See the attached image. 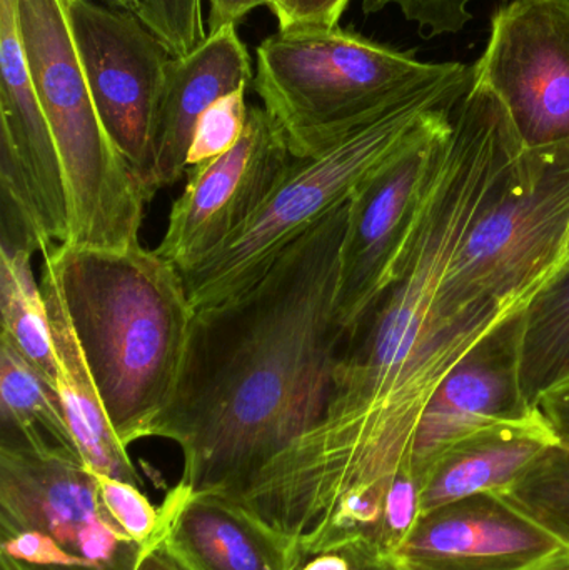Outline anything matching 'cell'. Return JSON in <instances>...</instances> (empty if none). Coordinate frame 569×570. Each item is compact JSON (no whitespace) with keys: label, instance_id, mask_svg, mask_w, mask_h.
I'll list each match as a JSON object with an SVG mask.
<instances>
[{"label":"cell","instance_id":"6da1fadb","mask_svg":"<svg viewBox=\"0 0 569 570\" xmlns=\"http://www.w3.org/2000/svg\"><path fill=\"white\" fill-rule=\"evenodd\" d=\"M350 209L351 199L256 283L196 311L153 431L183 452L179 488L230 498L323 421L346 341L336 294Z\"/></svg>","mask_w":569,"mask_h":570},{"label":"cell","instance_id":"7a4b0ae2","mask_svg":"<svg viewBox=\"0 0 569 570\" xmlns=\"http://www.w3.org/2000/svg\"><path fill=\"white\" fill-rule=\"evenodd\" d=\"M527 153L507 107L473 79L414 204L386 292L343 345L324 415L411 452L421 412L450 374L440 304L451 264Z\"/></svg>","mask_w":569,"mask_h":570},{"label":"cell","instance_id":"3957f363","mask_svg":"<svg viewBox=\"0 0 569 570\" xmlns=\"http://www.w3.org/2000/svg\"><path fill=\"white\" fill-rule=\"evenodd\" d=\"M110 424L126 448L153 438L173 397L194 311L179 267L139 244H57L43 256Z\"/></svg>","mask_w":569,"mask_h":570},{"label":"cell","instance_id":"277c9868","mask_svg":"<svg viewBox=\"0 0 569 570\" xmlns=\"http://www.w3.org/2000/svg\"><path fill=\"white\" fill-rule=\"evenodd\" d=\"M473 83V67L450 62L370 122L307 159H294L257 216L216 254L183 273L194 311L239 294L266 274L307 229L351 199L367 180L447 130Z\"/></svg>","mask_w":569,"mask_h":570},{"label":"cell","instance_id":"5b68a950","mask_svg":"<svg viewBox=\"0 0 569 570\" xmlns=\"http://www.w3.org/2000/svg\"><path fill=\"white\" fill-rule=\"evenodd\" d=\"M569 226V142L528 150L481 210L441 292L448 371L490 345L557 281Z\"/></svg>","mask_w":569,"mask_h":570},{"label":"cell","instance_id":"8992f818","mask_svg":"<svg viewBox=\"0 0 569 570\" xmlns=\"http://www.w3.org/2000/svg\"><path fill=\"white\" fill-rule=\"evenodd\" d=\"M23 56L52 130L69 209L62 246L127 249L139 244L146 187L97 112L73 40L69 0H16Z\"/></svg>","mask_w":569,"mask_h":570},{"label":"cell","instance_id":"52a82bcc","mask_svg":"<svg viewBox=\"0 0 569 570\" xmlns=\"http://www.w3.org/2000/svg\"><path fill=\"white\" fill-rule=\"evenodd\" d=\"M448 66L340 26L301 27L277 30L257 46L253 87L291 156L307 159Z\"/></svg>","mask_w":569,"mask_h":570},{"label":"cell","instance_id":"ba28073f","mask_svg":"<svg viewBox=\"0 0 569 570\" xmlns=\"http://www.w3.org/2000/svg\"><path fill=\"white\" fill-rule=\"evenodd\" d=\"M140 556L76 451L0 441V570H136Z\"/></svg>","mask_w":569,"mask_h":570},{"label":"cell","instance_id":"9c48e42d","mask_svg":"<svg viewBox=\"0 0 569 570\" xmlns=\"http://www.w3.org/2000/svg\"><path fill=\"white\" fill-rule=\"evenodd\" d=\"M69 19L100 120L153 199L157 116L173 53L129 10L69 0Z\"/></svg>","mask_w":569,"mask_h":570},{"label":"cell","instance_id":"30bf717a","mask_svg":"<svg viewBox=\"0 0 569 570\" xmlns=\"http://www.w3.org/2000/svg\"><path fill=\"white\" fill-rule=\"evenodd\" d=\"M528 150L569 142V0H510L473 67Z\"/></svg>","mask_w":569,"mask_h":570},{"label":"cell","instance_id":"8fae6325","mask_svg":"<svg viewBox=\"0 0 569 570\" xmlns=\"http://www.w3.org/2000/svg\"><path fill=\"white\" fill-rule=\"evenodd\" d=\"M293 160L273 117L264 107H249L236 146L190 169L157 254L180 273L216 254L266 206Z\"/></svg>","mask_w":569,"mask_h":570},{"label":"cell","instance_id":"7c38bea8","mask_svg":"<svg viewBox=\"0 0 569 570\" xmlns=\"http://www.w3.org/2000/svg\"><path fill=\"white\" fill-rule=\"evenodd\" d=\"M569 548L498 492L418 515L390 556L398 570H534Z\"/></svg>","mask_w":569,"mask_h":570},{"label":"cell","instance_id":"4fadbf2b","mask_svg":"<svg viewBox=\"0 0 569 570\" xmlns=\"http://www.w3.org/2000/svg\"><path fill=\"white\" fill-rule=\"evenodd\" d=\"M451 126L414 147L351 197L336 294L337 324L346 341L386 291L387 274L406 239L414 204Z\"/></svg>","mask_w":569,"mask_h":570},{"label":"cell","instance_id":"5bb4252c","mask_svg":"<svg viewBox=\"0 0 569 570\" xmlns=\"http://www.w3.org/2000/svg\"><path fill=\"white\" fill-rule=\"evenodd\" d=\"M163 548L184 570H294L303 556L236 502L174 485L163 504Z\"/></svg>","mask_w":569,"mask_h":570},{"label":"cell","instance_id":"9a60e30c","mask_svg":"<svg viewBox=\"0 0 569 570\" xmlns=\"http://www.w3.org/2000/svg\"><path fill=\"white\" fill-rule=\"evenodd\" d=\"M540 414L521 407L510 365L497 342L453 368L424 405L411 445V475L423 485L431 465L454 445Z\"/></svg>","mask_w":569,"mask_h":570},{"label":"cell","instance_id":"2e32d148","mask_svg":"<svg viewBox=\"0 0 569 570\" xmlns=\"http://www.w3.org/2000/svg\"><path fill=\"white\" fill-rule=\"evenodd\" d=\"M253 63L236 26L207 32L186 56L167 69L156 129V190L173 186L187 173V157L200 116L220 97L253 83Z\"/></svg>","mask_w":569,"mask_h":570},{"label":"cell","instance_id":"e0dca14e","mask_svg":"<svg viewBox=\"0 0 569 570\" xmlns=\"http://www.w3.org/2000/svg\"><path fill=\"white\" fill-rule=\"evenodd\" d=\"M0 140L22 164L47 236L53 244H67L62 164L23 56L16 0H0Z\"/></svg>","mask_w":569,"mask_h":570},{"label":"cell","instance_id":"ac0fdd59","mask_svg":"<svg viewBox=\"0 0 569 570\" xmlns=\"http://www.w3.org/2000/svg\"><path fill=\"white\" fill-rule=\"evenodd\" d=\"M558 439L557 429L540 414L454 445L428 471L420 491V514L471 495L503 492Z\"/></svg>","mask_w":569,"mask_h":570},{"label":"cell","instance_id":"d6986e66","mask_svg":"<svg viewBox=\"0 0 569 570\" xmlns=\"http://www.w3.org/2000/svg\"><path fill=\"white\" fill-rule=\"evenodd\" d=\"M40 285L46 295L52 328L56 391L84 464L96 475H107L143 488V479L127 454L126 445L117 438L110 424L99 389L70 324L59 285L46 267Z\"/></svg>","mask_w":569,"mask_h":570},{"label":"cell","instance_id":"ffe728a7","mask_svg":"<svg viewBox=\"0 0 569 570\" xmlns=\"http://www.w3.org/2000/svg\"><path fill=\"white\" fill-rule=\"evenodd\" d=\"M528 414L569 382V276L547 288L500 338Z\"/></svg>","mask_w":569,"mask_h":570},{"label":"cell","instance_id":"44dd1931","mask_svg":"<svg viewBox=\"0 0 569 570\" xmlns=\"http://www.w3.org/2000/svg\"><path fill=\"white\" fill-rule=\"evenodd\" d=\"M0 438H46L53 445L79 454L63 417L56 385L2 332Z\"/></svg>","mask_w":569,"mask_h":570},{"label":"cell","instance_id":"7402d4cb","mask_svg":"<svg viewBox=\"0 0 569 570\" xmlns=\"http://www.w3.org/2000/svg\"><path fill=\"white\" fill-rule=\"evenodd\" d=\"M29 250L0 247V315L2 334L56 385L52 328L42 285L32 273Z\"/></svg>","mask_w":569,"mask_h":570},{"label":"cell","instance_id":"603a6c76","mask_svg":"<svg viewBox=\"0 0 569 570\" xmlns=\"http://www.w3.org/2000/svg\"><path fill=\"white\" fill-rule=\"evenodd\" d=\"M498 494L569 548V438L560 435L530 471Z\"/></svg>","mask_w":569,"mask_h":570},{"label":"cell","instance_id":"cb8c5ba5","mask_svg":"<svg viewBox=\"0 0 569 570\" xmlns=\"http://www.w3.org/2000/svg\"><path fill=\"white\" fill-rule=\"evenodd\" d=\"M96 479L110 518L143 552L163 544V512L147 499L143 488L107 475H96Z\"/></svg>","mask_w":569,"mask_h":570},{"label":"cell","instance_id":"d4e9b609","mask_svg":"<svg viewBox=\"0 0 569 570\" xmlns=\"http://www.w3.org/2000/svg\"><path fill=\"white\" fill-rule=\"evenodd\" d=\"M204 0H137L136 13L173 57L193 52L207 37Z\"/></svg>","mask_w":569,"mask_h":570},{"label":"cell","instance_id":"484cf974","mask_svg":"<svg viewBox=\"0 0 569 570\" xmlns=\"http://www.w3.org/2000/svg\"><path fill=\"white\" fill-rule=\"evenodd\" d=\"M246 90H234L229 96L220 97L200 116L194 130L187 166H199L236 146L246 129L249 114Z\"/></svg>","mask_w":569,"mask_h":570},{"label":"cell","instance_id":"4316f807","mask_svg":"<svg viewBox=\"0 0 569 570\" xmlns=\"http://www.w3.org/2000/svg\"><path fill=\"white\" fill-rule=\"evenodd\" d=\"M471 0H363L366 16L381 12L394 6L404 19L416 23L420 33L430 37L458 33L473 20Z\"/></svg>","mask_w":569,"mask_h":570},{"label":"cell","instance_id":"83f0119b","mask_svg":"<svg viewBox=\"0 0 569 570\" xmlns=\"http://www.w3.org/2000/svg\"><path fill=\"white\" fill-rule=\"evenodd\" d=\"M294 570H398L393 559L370 542L357 541L306 556Z\"/></svg>","mask_w":569,"mask_h":570},{"label":"cell","instance_id":"f1b7e54d","mask_svg":"<svg viewBox=\"0 0 569 570\" xmlns=\"http://www.w3.org/2000/svg\"><path fill=\"white\" fill-rule=\"evenodd\" d=\"M351 0H279L271 12L279 30L301 27H336Z\"/></svg>","mask_w":569,"mask_h":570},{"label":"cell","instance_id":"f546056e","mask_svg":"<svg viewBox=\"0 0 569 570\" xmlns=\"http://www.w3.org/2000/svg\"><path fill=\"white\" fill-rule=\"evenodd\" d=\"M207 32H217L227 26H237L239 20L249 16L257 7L269 6V0H206Z\"/></svg>","mask_w":569,"mask_h":570},{"label":"cell","instance_id":"4dcf8cb0","mask_svg":"<svg viewBox=\"0 0 569 570\" xmlns=\"http://www.w3.org/2000/svg\"><path fill=\"white\" fill-rule=\"evenodd\" d=\"M540 409L558 434L569 438V387L545 399Z\"/></svg>","mask_w":569,"mask_h":570},{"label":"cell","instance_id":"1f68e13d","mask_svg":"<svg viewBox=\"0 0 569 570\" xmlns=\"http://www.w3.org/2000/svg\"><path fill=\"white\" fill-rule=\"evenodd\" d=\"M136 570H184L170 558L169 552L163 548V544L157 548L149 549L143 552L139 562H137Z\"/></svg>","mask_w":569,"mask_h":570},{"label":"cell","instance_id":"d6a6232c","mask_svg":"<svg viewBox=\"0 0 569 570\" xmlns=\"http://www.w3.org/2000/svg\"><path fill=\"white\" fill-rule=\"evenodd\" d=\"M567 276H569V226L563 249H561L560 259H558L557 281L555 283L565 279Z\"/></svg>","mask_w":569,"mask_h":570},{"label":"cell","instance_id":"836d02e7","mask_svg":"<svg viewBox=\"0 0 569 570\" xmlns=\"http://www.w3.org/2000/svg\"><path fill=\"white\" fill-rule=\"evenodd\" d=\"M102 2L107 3V7H112V9L134 12V10H136L137 0H102Z\"/></svg>","mask_w":569,"mask_h":570},{"label":"cell","instance_id":"e575fe53","mask_svg":"<svg viewBox=\"0 0 569 570\" xmlns=\"http://www.w3.org/2000/svg\"><path fill=\"white\" fill-rule=\"evenodd\" d=\"M534 570H569V556L558 559V561L548 562V564L541 566V568Z\"/></svg>","mask_w":569,"mask_h":570},{"label":"cell","instance_id":"d590c367","mask_svg":"<svg viewBox=\"0 0 569 570\" xmlns=\"http://www.w3.org/2000/svg\"><path fill=\"white\" fill-rule=\"evenodd\" d=\"M277 2H279V0H269V6L267 7L271 9V7L276 6Z\"/></svg>","mask_w":569,"mask_h":570}]
</instances>
